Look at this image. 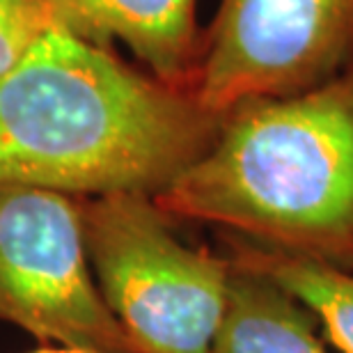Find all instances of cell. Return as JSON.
Here are the masks:
<instances>
[{
  "instance_id": "1",
  "label": "cell",
  "mask_w": 353,
  "mask_h": 353,
  "mask_svg": "<svg viewBox=\"0 0 353 353\" xmlns=\"http://www.w3.org/2000/svg\"><path fill=\"white\" fill-rule=\"evenodd\" d=\"M190 90L58 23L0 79V183L74 197H157L214 143Z\"/></svg>"
},
{
  "instance_id": "9",
  "label": "cell",
  "mask_w": 353,
  "mask_h": 353,
  "mask_svg": "<svg viewBox=\"0 0 353 353\" xmlns=\"http://www.w3.org/2000/svg\"><path fill=\"white\" fill-rule=\"evenodd\" d=\"M62 21L44 0H0V79Z\"/></svg>"
},
{
  "instance_id": "8",
  "label": "cell",
  "mask_w": 353,
  "mask_h": 353,
  "mask_svg": "<svg viewBox=\"0 0 353 353\" xmlns=\"http://www.w3.org/2000/svg\"><path fill=\"white\" fill-rule=\"evenodd\" d=\"M223 236L230 262L273 280L312 312L337 349L353 353V271L268 248L228 232Z\"/></svg>"
},
{
  "instance_id": "7",
  "label": "cell",
  "mask_w": 353,
  "mask_h": 353,
  "mask_svg": "<svg viewBox=\"0 0 353 353\" xmlns=\"http://www.w3.org/2000/svg\"><path fill=\"white\" fill-rule=\"evenodd\" d=\"M230 262V259H228ZM214 353H326L312 312L266 275L230 262L228 307Z\"/></svg>"
},
{
  "instance_id": "10",
  "label": "cell",
  "mask_w": 353,
  "mask_h": 353,
  "mask_svg": "<svg viewBox=\"0 0 353 353\" xmlns=\"http://www.w3.org/2000/svg\"><path fill=\"white\" fill-rule=\"evenodd\" d=\"M44 3L51 7L55 14H58V19L67 28H72L76 34L85 37V32H83V17H81V3H79V0H44Z\"/></svg>"
},
{
  "instance_id": "2",
  "label": "cell",
  "mask_w": 353,
  "mask_h": 353,
  "mask_svg": "<svg viewBox=\"0 0 353 353\" xmlns=\"http://www.w3.org/2000/svg\"><path fill=\"white\" fill-rule=\"evenodd\" d=\"M154 200L174 221L353 271V62L312 90L232 108Z\"/></svg>"
},
{
  "instance_id": "11",
  "label": "cell",
  "mask_w": 353,
  "mask_h": 353,
  "mask_svg": "<svg viewBox=\"0 0 353 353\" xmlns=\"http://www.w3.org/2000/svg\"><path fill=\"white\" fill-rule=\"evenodd\" d=\"M30 353H97V351H85V349H72V347H44V349H37V351H30Z\"/></svg>"
},
{
  "instance_id": "3",
  "label": "cell",
  "mask_w": 353,
  "mask_h": 353,
  "mask_svg": "<svg viewBox=\"0 0 353 353\" xmlns=\"http://www.w3.org/2000/svg\"><path fill=\"white\" fill-rule=\"evenodd\" d=\"M90 268L136 353H214L230 262L181 241L150 195L83 202Z\"/></svg>"
},
{
  "instance_id": "5",
  "label": "cell",
  "mask_w": 353,
  "mask_h": 353,
  "mask_svg": "<svg viewBox=\"0 0 353 353\" xmlns=\"http://www.w3.org/2000/svg\"><path fill=\"white\" fill-rule=\"evenodd\" d=\"M353 62V0H221L202 37L193 94L211 115L289 97Z\"/></svg>"
},
{
  "instance_id": "6",
  "label": "cell",
  "mask_w": 353,
  "mask_h": 353,
  "mask_svg": "<svg viewBox=\"0 0 353 353\" xmlns=\"http://www.w3.org/2000/svg\"><path fill=\"white\" fill-rule=\"evenodd\" d=\"M83 32L108 46L117 39L159 81L193 92L202 37L197 30V0H79Z\"/></svg>"
},
{
  "instance_id": "4",
  "label": "cell",
  "mask_w": 353,
  "mask_h": 353,
  "mask_svg": "<svg viewBox=\"0 0 353 353\" xmlns=\"http://www.w3.org/2000/svg\"><path fill=\"white\" fill-rule=\"evenodd\" d=\"M0 321L58 347L136 353L92 278L79 197L0 183Z\"/></svg>"
}]
</instances>
